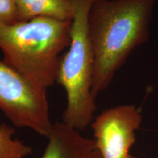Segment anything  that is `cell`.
<instances>
[{
    "label": "cell",
    "mask_w": 158,
    "mask_h": 158,
    "mask_svg": "<svg viewBox=\"0 0 158 158\" xmlns=\"http://www.w3.org/2000/svg\"><path fill=\"white\" fill-rule=\"evenodd\" d=\"M48 144L41 158H101L94 140L64 123H53Z\"/></svg>",
    "instance_id": "cell-6"
},
{
    "label": "cell",
    "mask_w": 158,
    "mask_h": 158,
    "mask_svg": "<svg viewBox=\"0 0 158 158\" xmlns=\"http://www.w3.org/2000/svg\"><path fill=\"white\" fill-rule=\"evenodd\" d=\"M16 23L19 21L15 0H0V23L10 25Z\"/></svg>",
    "instance_id": "cell-9"
},
{
    "label": "cell",
    "mask_w": 158,
    "mask_h": 158,
    "mask_svg": "<svg viewBox=\"0 0 158 158\" xmlns=\"http://www.w3.org/2000/svg\"><path fill=\"white\" fill-rule=\"evenodd\" d=\"M141 122V113L133 105L108 108L97 116L91 127L101 158H136L130 149Z\"/></svg>",
    "instance_id": "cell-5"
},
{
    "label": "cell",
    "mask_w": 158,
    "mask_h": 158,
    "mask_svg": "<svg viewBox=\"0 0 158 158\" xmlns=\"http://www.w3.org/2000/svg\"><path fill=\"white\" fill-rule=\"evenodd\" d=\"M18 21L24 22L37 17L72 21L73 10L68 0H15Z\"/></svg>",
    "instance_id": "cell-7"
},
{
    "label": "cell",
    "mask_w": 158,
    "mask_h": 158,
    "mask_svg": "<svg viewBox=\"0 0 158 158\" xmlns=\"http://www.w3.org/2000/svg\"><path fill=\"white\" fill-rule=\"evenodd\" d=\"M156 0H95L89 14L94 56L92 94L106 89L135 48L147 43Z\"/></svg>",
    "instance_id": "cell-1"
},
{
    "label": "cell",
    "mask_w": 158,
    "mask_h": 158,
    "mask_svg": "<svg viewBox=\"0 0 158 158\" xmlns=\"http://www.w3.org/2000/svg\"><path fill=\"white\" fill-rule=\"evenodd\" d=\"M15 130L5 123L0 124V158H21L24 144L13 138Z\"/></svg>",
    "instance_id": "cell-8"
},
{
    "label": "cell",
    "mask_w": 158,
    "mask_h": 158,
    "mask_svg": "<svg viewBox=\"0 0 158 158\" xmlns=\"http://www.w3.org/2000/svg\"><path fill=\"white\" fill-rule=\"evenodd\" d=\"M0 110L15 127L48 137L53 122L47 90L0 61Z\"/></svg>",
    "instance_id": "cell-4"
},
{
    "label": "cell",
    "mask_w": 158,
    "mask_h": 158,
    "mask_svg": "<svg viewBox=\"0 0 158 158\" xmlns=\"http://www.w3.org/2000/svg\"><path fill=\"white\" fill-rule=\"evenodd\" d=\"M72 21L37 17L0 23V49L6 64L48 90L56 83L62 52L69 47Z\"/></svg>",
    "instance_id": "cell-2"
},
{
    "label": "cell",
    "mask_w": 158,
    "mask_h": 158,
    "mask_svg": "<svg viewBox=\"0 0 158 158\" xmlns=\"http://www.w3.org/2000/svg\"><path fill=\"white\" fill-rule=\"evenodd\" d=\"M68 1L73 10L70 43L61 59L56 83L64 88L67 96L62 122L81 131L91 125L96 110L92 94L94 56L88 23L95 0Z\"/></svg>",
    "instance_id": "cell-3"
}]
</instances>
